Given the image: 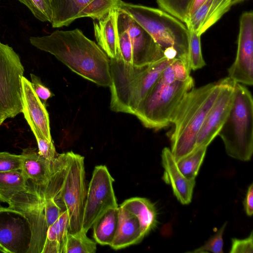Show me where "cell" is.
Instances as JSON below:
<instances>
[{
  "mask_svg": "<svg viewBox=\"0 0 253 253\" xmlns=\"http://www.w3.org/2000/svg\"><path fill=\"white\" fill-rule=\"evenodd\" d=\"M21 104L22 113L28 125L36 127L49 141H53L46 106L34 91L31 82L24 76L21 79Z\"/></svg>",
  "mask_w": 253,
  "mask_h": 253,
  "instance_id": "cell-15",
  "label": "cell"
},
{
  "mask_svg": "<svg viewBox=\"0 0 253 253\" xmlns=\"http://www.w3.org/2000/svg\"><path fill=\"white\" fill-rule=\"evenodd\" d=\"M218 135L226 153L243 161L251 160L253 152V99L250 91L236 83L232 107Z\"/></svg>",
  "mask_w": 253,
  "mask_h": 253,
  "instance_id": "cell-7",
  "label": "cell"
},
{
  "mask_svg": "<svg viewBox=\"0 0 253 253\" xmlns=\"http://www.w3.org/2000/svg\"><path fill=\"white\" fill-rule=\"evenodd\" d=\"M174 59L165 57L154 63L138 66L121 59H110L111 110L134 115L163 70Z\"/></svg>",
  "mask_w": 253,
  "mask_h": 253,
  "instance_id": "cell-4",
  "label": "cell"
},
{
  "mask_svg": "<svg viewBox=\"0 0 253 253\" xmlns=\"http://www.w3.org/2000/svg\"><path fill=\"white\" fill-rule=\"evenodd\" d=\"M32 237L26 216L12 207L0 205V247L6 253H28Z\"/></svg>",
  "mask_w": 253,
  "mask_h": 253,
  "instance_id": "cell-11",
  "label": "cell"
},
{
  "mask_svg": "<svg viewBox=\"0 0 253 253\" xmlns=\"http://www.w3.org/2000/svg\"><path fill=\"white\" fill-rule=\"evenodd\" d=\"M144 237L136 217L123 207H118V227L110 246L118 250L137 244Z\"/></svg>",
  "mask_w": 253,
  "mask_h": 253,
  "instance_id": "cell-19",
  "label": "cell"
},
{
  "mask_svg": "<svg viewBox=\"0 0 253 253\" xmlns=\"http://www.w3.org/2000/svg\"><path fill=\"white\" fill-rule=\"evenodd\" d=\"M18 0L25 5L39 20L51 22L52 19L51 0Z\"/></svg>",
  "mask_w": 253,
  "mask_h": 253,
  "instance_id": "cell-29",
  "label": "cell"
},
{
  "mask_svg": "<svg viewBox=\"0 0 253 253\" xmlns=\"http://www.w3.org/2000/svg\"><path fill=\"white\" fill-rule=\"evenodd\" d=\"M117 10L118 19L126 28L131 40L132 65L144 66L165 57L163 50L149 33L127 13Z\"/></svg>",
  "mask_w": 253,
  "mask_h": 253,
  "instance_id": "cell-14",
  "label": "cell"
},
{
  "mask_svg": "<svg viewBox=\"0 0 253 253\" xmlns=\"http://www.w3.org/2000/svg\"><path fill=\"white\" fill-rule=\"evenodd\" d=\"M243 205L246 214L252 216L253 213V184L251 183L248 187Z\"/></svg>",
  "mask_w": 253,
  "mask_h": 253,
  "instance_id": "cell-38",
  "label": "cell"
},
{
  "mask_svg": "<svg viewBox=\"0 0 253 253\" xmlns=\"http://www.w3.org/2000/svg\"><path fill=\"white\" fill-rule=\"evenodd\" d=\"M120 206L136 217L144 237L156 227L158 223L157 210L154 205L149 199L132 197L124 201Z\"/></svg>",
  "mask_w": 253,
  "mask_h": 253,
  "instance_id": "cell-22",
  "label": "cell"
},
{
  "mask_svg": "<svg viewBox=\"0 0 253 253\" xmlns=\"http://www.w3.org/2000/svg\"><path fill=\"white\" fill-rule=\"evenodd\" d=\"M253 234L243 239L232 238L230 253H252L253 252Z\"/></svg>",
  "mask_w": 253,
  "mask_h": 253,
  "instance_id": "cell-36",
  "label": "cell"
},
{
  "mask_svg": "<svg viewBox=\"0 0 253 253\" xmlns=\"http://www.w3.org/2000/svg\"><path fill=\"white\" fill-rule=\"evenodd\" d=\"M93 0H51L53 28L67 26L81 18Z\"/></svg>",
  "mask_w": 253,
  "mask_h": 253,
  "instance_id": "cell-21",
  "label": "cell"
},
{
  "mask_svg": "<svg viewBox=\"0 0 253 253\" xmlns=\"http://www.w3.org/2000/svg\"><path fill=\"white\" fill-rule=\"evenodd\" d=\"M207 0H194L189 15V18ZM188 21V20H187ZM186 24V23H185Z\"/></svg>",
  "mask_w": 253,
  "mask_h": 253,
  "instance_id": "cell-39",
  "label": "cell"
},
{
  "mask_svg": "<svg viewBox=\"0 0 253 253\" xmlns=\"http://www.w3.org/2000/svg\"><path fill=\"white\" fill-rule=\"evenodd\" d=\"M21 170L28 180L36 184H43L49 179L54 167V159L49 161L35 149L28 148L23 150Z\"/></svg>",
  "mask_w": 253,
  "mask_h": 253,
  "instance_id": "cell-20",
  "label": "cell"
},
{
  "mask_svg": "<svg viewBox=\"0 0 253 253\" xmlns=\"http://www.w3.org/2000/svg\"><path fill=\"white\" fill-rule=\"evenodd\" d=\"M161 158L164 169L163 180L171 185L173 194L179 202L183 205L189 204L192 198L195 179L187 178L181 173L169 148L163 149Z\"/></svg>",
  "mask_w": 253,
  "mask_h": 253,
  "instance_id": "cell-16",
  "label": "cell"
},
{
  "mask_svg": "<svg viewBox=\"0 0 253 253\" xmlns=\"http://www.w3.org/2000/svg\"><path fill=\"white\" fill-rule=\"evenodd\" d=\"M228 76L236 83L253 84V12H244L240 19L235 59L228 69Z\"/></svg>",
  "mask_w": 253,
  "mask_h": 253,
  "instance_id": "cell-12",
  "label": "cell"
},
{
  "mask_svg": "<svg viewBox=\"0 0 253 253\" xmlns=\"http://www.w3.org/2000/svg\"><path fill=\"white\" fill-rule=\"evenodd\" d=\"M37 142L39 154L46 159L53 160L58 155L53 141H49L34 125H29Z\"/></svg>",
  "mask_w": 253,
  "mask_h": 253,
  "instance_id": "cell-32",
  "label": "cell"
},
{
  "mask_svg": "<svg viewBox=\"0 0 253 253\" xmlns=\"http://www.w3.org/2000/svg\"><path fill=\"white\" fill-rule=\"evenodd\" d=\"M207 147L195 149L193 152L176 163L181 173L189 179H195L206 155Z\"/></svg>",
  "mask_w": 253,
  "mask_h": 253,
  "instance_id": "cell-26",
  "label": "cell"
},
{
  "mask_svg": "<svg viewBox=\"0 0 253 253\" xmlns=\"http://www.w3.org/2000/svg\"><path fill=\"white\" fill-rule=\"evenodd\" d=\"M24 68L13 49L0 42V110L13 118L22 113L21 79Z\"/></svg>",
  "mask_w": 253,
  "mask_h": 253,
  "instance_id": "cell-9",
  "label": "cell"
},
{
  "mask_svg": "<svg viewBox=\"0 0 253 253\" xmlns=\"http://www.w3.org/2000/svg\"><path fill=\"white\" fill-rule=\"evenodd\" d=\"M194 84L191 76L183 82L174 81L170 73L163 71L134 115L146 128L159 130L169 126L179 105Z\"/></svg>",
  "mask_w": 253,
  "mask_h": 253,
  "instance_id": "cell-6",
  "label": "cell"
},
{
  "mask_svg": "<svg viewBox=\"0 0 253 253\" xmlns=\"http://www.w3.org/2000/svg\"><path fill=\"white\" fill-rule=\"evenodd\" d=\"M83 230L75 233H69L64 253H95L96 242L89 238Z\"/></svg>",
  "mask_w": 253,
  "mask_h": 253,
  "instance_id": "cell-27",
  "label": "cell"
},
{
  "mask_svg": "<svg viewBox=\"0 0 253 253\" xmlns=\"http://www.w3.org/2000/svg\"><path fill=\"white\" fill-rule=\"evenodd\" d=\"M226 225L227 222H225L216 233L211 237L203 246L188 252L193 253L207 252L223 253V235Z\"/></svg>",
  "mask_w": 253,
  "mask_h": 253,
  "instance_id": "cell-33",
  "label": "cell"
},
{
  "mask_svg": "<svg viewBox=\"0 0 253 253\" xmlns=\"http://www.w3.org/2000/svg\"><path fill=\"white\" fill-rule=\"evenodd\" d=\"M176 81L183 82L190 76V67L181 60L175 59L171 64Z\"/></svg>",
  "mask_w": 253,
  "mask_h": 253,
  "instance_id": "cell-37",
  "label": "cell"
},
{
  "mask_svg": "<svg viewBox=\"0 0 253 253\" xmlns=\"http://www.w3.org/2000/svg\"><path fill=\"white\" fill-rule=\"evenodd\" d=\"M118 28L120 59L126 63L132 65V46L130 37L126 28L118 19Z\"/></svg>",
  "mask_w": 253,
  "mask_h": 253,
  "instance_id": "cell-31",
  "label": "cell"
},
{
  "mask_svg": "<svg viewBox=\"0 0 253 253\" xmlns=\"http://www.w3.org/2000/svg\"><path fill=\"white\" fill-rule=\"evenodd\" d=\"M29 41L82 77L99 86L111 85L110 58L81 30H56L48 35L31 37Z\"/></svg>",
  "mask_w": 253,
  "mask_h": 253,
  "instance_id": "cell-1",
  "label": "cell"
},
{
  "mask_svg": "<svg viewBox=\"0 0 253 253\" xmlns=\"http://www.w3.org/2000/svg\"><path fill=\"white\" fill-rule=\"evenodd\" d=\"M68 226V215L65 210L48 227L42 253H64L69 233Z\"/></svg>",
  "mask_w": 253,
  "mask_h": 253,
  "instance_id": "cell-23",
  "label": "cell"
},
{
  "mask_svg": "<svg viewBox=\"0 0 253 253\" xmlns=\"http://www.w3.org/2000/svg\"><path fill=\"white\" fill-rule=\"evenodd\" d=\"M27 181L21 170L0 172V201L8 204L13 196L25 189Z\"/></svg>",
  "mask_w": 253,
  "mask_h": 253,
  "instance_id": "cell-25",
  "label": "cell"
},
{
  "mask_svg": "<svg viewBox=\"0 0 253 253\" xmlns=\"http://www.w3.org/2000/svg\"><path fill=\"white\" fill-rule=\"evenodd\" d=\"M0 111H1V112H2V111H1L0 110Z\"/></svg>",
  "mask_w": 253,
  "mask_h": 253,
  "instance_id": "cell-43",
  "label": "cell"
},
{
  "mask_svg": "<svg viewBox=\"0 0 253 253\" xmlns=\"http://www.w3.org/2000/svg\"><path fill=\"white\" fill-rule=\"evenodd\" d=\"M30 76L31 78L30 82L34 91L46 106L47 100L54 96V94L42 84L40 78L32 73L30 74Z\"/></svg>",
  "mask_w": 253,
  "mask_h": 253,
  "instance_id": "cell-35",
  "label": "cell"
},
{
  "mask_svg": "<svg viewBox=\"0 0 253 253\" xmlns=\"http://www.w3.org/2000/svg\"><path fill=\"white\" fill-rule=\"evenodd\" d=\"M118 225V208L108 210L94 223L93 238L96 243L110 246L115 236Z\"/></svg>",
  "mask_w": 253,
  "mask_h": 253,
  "instance_id": "cell-24",
  "label": "cell"
},
{
  "mask_svg": "<svg viewBox=\"0 0 253 253\" xmlns=\"http://www.w3.org/2000/svg\"><path fill=\"white\" fill-rule=\"evenodd\" d=\"M0 253H6V252L0 247Z\"/></svg>",
  "mask_w": 253,
  "mask_h": 253,
  "instance_id": "cell-42",
  "label": "cell"
},
{
  "mask_svg": "<svg viewBox=\"0 0 253 253\" xmlns=\"http://www.w3.org/2000/svg\"><path fill=\"white\" fill-rule=\"evenodd\" d=\"M114 181L105 166L94 168L86 192L83 212L82 230L85 232L92 228L96 220L107 211L118 208L113 186Z\"/></svg>",
  "mask_w": 253,
  "mask_h": 253,
  "instance_id": "cell-10",
  "label": "cell"
},
{
  "mask_svg": "<svg viewBox=\"0 0 253 253\" xmlns=\"http://www.w3.org/2000/svg\"><path fill=\"white\" fill-rule=\"evenodd\" d=\"M9 118V116L6 113L0 111V126L4 122V121Z\"/></svg>",
  "mask_w": 253,
  "mask_h": 253,
  "instance_id": "cell-40",
  "label": "cell"
},
{
  "mask_svg": "<svg viewBox=\"0 0 253 253\" xmlns=\"http://www.w3.org/2000/svg\"><path fill=\"white\" fill-rule=\"evenodd\" d=\"M118 13L117 9H112L103 18L94 23L97 44L110 59H120Z\"/></svg>",
  "mask_w": 253,
  "mask_h": 253,
  "instance_id": "cell-17",
  "label": "cell"
},
{
  "mask_svg": "<svg viewBox=\"0 0 253 253\" xmlns=\"http://www.w3.org/2000/svg\"><path fill=\"white\" fill-rule=\"evenodd\" d=\"M221 88V80L193 87L179 105L169 135L170 150L176 163L195 150L198 133Z\"/></svg>",
  "mask_w": 253,
  "mask_h": 253,
  "instance_id": "cell-3",
  "label": "cell"
},
{
  "mask_svg": "<svg viewBox=\"0 0 253 253\" xmlns=\"http://www.w3.org/2000/svg\"><path fill=\"white\" fill-rule=\"evenodd\" d=\"M67 167L66 153L54 159L52 173L43 184L28 180L26 188L12 197L9 207L21 211L31 224L32 237L29 253H42L47 230L59 218L63 211L57 196L61 187Z\"/></svg>",
  "mask_w": 253,
  "mask_h": 253,
  "instance_id": "cell-2",
  "label": "cell"
},
{
  "mask_svg": "<svg viewBox=\"0 0 253 253\" xmlns=\"http://www.w3.org/2000/svg\"><path fill=\"white\" fill-rule=\"evenodd\" d=\"M245 0H231L232 5L239 3Z\"/></svg>",
  "mask_w": 253,
  "mask_h": 253,
  "instance_id": "cell-41",
  "label": "cell"
},
{
  "mask_svg": "<svg viewBox=\"0 0 253 253\" xmlns=\"http://www.w3.org/2000/svg\"><path fill=\"white\" fill-rule=\"evenodd\" d=\"M221 82L220 92L198 133L195 149L203 146L208 147L218 135L230 111L237 83L229 77L222 79Z\"/></svg>",
  "mask_w": 253,
  "mask_h": 253,
  "instance_id": "cell-13",
  "label": "cell"
},
{
  "mask_svg": "<svg viewBox=\"0 0 253 253\" xmlns=\"http://www.w3.org/2000/svg\"><path fill=\"white\" fill-rule=\"evenodd\" d=\"M22 160V154L0 152V172L21 170Z\"/></svg>",
  "mask_w": 253,
  "mask_h": 253,
  "instance_id": "cell-34",
  "label": "cell"
},
{
  "mask_svg": "<svg viewBox=\"0 0 253 253\" xmlns=\"http://www.w3.org/2000/svg\"><path fill=\"white\" fill-rule=\"evenodd\" d=\"M116 9L127 13L149 33L162 49L166 58L180 59L190 67V32L181 21L163 10L122 0L118 2Z\"/></svg>",
  "mask_w": 253,
  "mask_h": 253,
  "instance_id": "cell-5",
  "label": "cell"
},
{
  "mask_svg": "<svg viewBox=\"0 0 253 253\" xmlns=\"http://www.w3.org/2000/svg\"><path fill=\"white\" fill-rule=\"evenodd\" d=\"M67 167L63 183L57 196L63 211H67L68 231L75 233L82 229L86 195L84 157L72 151L66 153Z\"/></svg>",
  "mask_w": 253,
  "mask_h": 253,
  "instance_id": "cell-8",
  "label": "cell"
},
{
  "mask_svg": "<svg viewBox=\"0 0 253 253\" xmlns=\"http://www.w3.org/2000/svg\"><path fill=\"white\" fill-rule=\"evenodd\" d=\"M194 0H156L159 6L184 23L188 19Z\"/></svg>",
  "mask_w": 253,
  "mask_h": 253,
  "instance_id": "cell-28",
  "label": "cell"
},
{
  "mask_svg": "<svg viewBox=\"0 0 253 253\" xmlns=\"http://www.w3.org/2000/svg\"><path fill=\"white\" fill-rule=\"evenodd\" d=\"M190 32V39L189 46L188 59L191 70L200 69L206 65L203 58L201 44V36L197 34Z\"/></svg>",
  "mask_w": 253,
  "mask_h": 253,
  "instance_id": "cell-30",
  "label": "cell"
},
{
  "mask_svg": "<svg viewBox=\"0 0 253 253\" xmlns=\"http://www.w3.org/2000/svg\"><path fill=\"white\" fill-rule=\"evenodd\" d=\"M231 6V0H207L189 18L186 26L190 32L201 36Z\"/></svg>",
  "mask_w": 253,
  "mask_h": 253,
  "instance_id": "cell-18",
  "label": "cell"
}]
</instances>
